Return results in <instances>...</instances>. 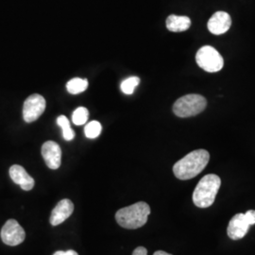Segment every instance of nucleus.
I'll use <instances>...</instances> for the list:
<instances>
[{"label": "nucleus", "mask_w": 255, "mask_h": 255, "mask_svg": "<svg viewBox=\"0 0 255 255\" xmlns=\"http://www.w3.org/2000/svg\"><path fill=\"white\" fill-rule=\"evenodd\" d=\"M57 124L63 129V136L66 141H71L75 137V132L70 127V122L64 116H60L57 119Z\"/></svg>", "instance_id": "obj_15"}, {"label": "nucleus", "mask_w": 255, "mask_h": 255, "mask_svg": "<svg viewBox=\"0 0 255 255\" xmlns=\"http://www.w3.org/2000/svg\"><path fill=\"white\" fill-rule=\"evenodd\" d=\"M140 83V79L138 77H129L124 80L120 84V89L126 95H131Z\"/></svg>", "instance_id": "obj_16"}, {"label": "nucleus", "mask_w": 255, "mask_h": 255, "mask_svg": "<svg viewBox=\"0 0 255 255\" xmlns=\"http://www.w3.org/2000/svg\"><path fill=\"white\" fill-rule=\"evenodd\" d=\"M46 100L39 94H33L29 96L24 102L23 107V119L31 123L39 119L46 110Z\"/></svg>", "instance_id": "obj_7"}, {"label": "nucleus", "mask_w": 255, "mask_h": 255, "mask_svg": "<svg viewBox=\"0 0 255 255\" xmlns=\"http://www.w3.org/2000/svg\"><path fill=\"white\" fill-rule=\"evenodd\" d=\"M79 255L75 251H72V250H69V251H66V252H64V251H59V252H56L54 255Z\"/></svg>", "instance_id": "obj_20"}, {"label": "nucleus", "mask_w": 255, "mask_h": 255, "mask_svg": "<svg viewBox=\"0 0 255 255\" xmlns=\"http://www.w3.org/2000/svg\"><path fill=\"white\" fill-rule=\"evenodd\" d=\"M74 212V204L72 201L64 199L58 202L50 216V224L57 226L68 219Z\"/></svg>", "instance_id": "obj_11"}, {"label": "nucleus", "mask_w": 255, "mask_h": 255, "mask_svg": "<svg viewBox=\"0 0 255 255\" xmlns=\"http://www.w3.org/2000/svg\"><path fill=\"white\" fill-rule=\"evenodd\" d=\"M101 130H102V127L99 121H91L84 128L85 136L89 139H95L100 136Z\"/></svg>", "instance_id": "obj_18"}, {"label": "nucleus", "mask_w": 255, "mask_h": 255, "mask_svg": "<svg viewBox=\"0 0 255 255\" xmlns=\"http://www.w3.org/2000/svg\"><path fill=\"white\" fill-rule=\"evenodd\" d=\"M207 106L204 97L198 94H189L180 98L174 103V114L182 119L190 118L202 113Z\"/></svg>", "instance_id": "obj_4"}, {"label": "nucleus", "mask_w": 255, "mask_h": 255, "mask_svg": "<svg viewBox=\"0 0 255 255\" xmlns=\"http://www.w3.org/2000/svg\"><path fill=\"white\" fill-rule=\"evenodd\" d=\"M255 224V211L250 210L246 214H237L229 222L227 234L233 240L242 239L249 232L251 225Z\"/></svg>", "instance_id": "obj_6"}, {"label": "nucleus", "mask_w": 255, "mask_h": 255, "mask_svg": "<svg viewBox=\"0 0 255 255\" xmlns=\"http://www.w3.org/2000/svg\"><path fill=\"white\" fill-rule=\"evenodd\" d=\"M232 25V18L225 11H217L208 21V29L215 35H221L227 32Z\"/></svg>", "instance_id": "obj_10"}, {"label": "nucleus", "mask_w": 255, "mask_h": 255, "mask_svg": "<svg viewBox=\"0 0 255 255\" xmlns=\"http://www.w3.org/2000/svg\"><path fill=\"white\" fill-rule=\"evenodd\" d=\"M42 156L50 169H58L62 162V149L53 141H47L42 146Z\"/></svg>", "instance_id": "obj_9"}, {"label": "nucleus", "mask_w": 255, "mask_h": 255, "mask_svg": "<svg viewBox=\"0 0 255 255\" xmlns=\"http://www.w3.org/2000/svg\"><path fill=\"white\" fill-rule=\"evenodd\" d=\"M196 62L204 71L209 73L219 72L224 66L222 56L216 48L210 46H202L198 50Z\"/></svg>", "instance_id": "obj_5"}, {"label": "nucleus", "mask_w": 255, "mask_h": 255, "mask_svg": "<svg viewBox=\"0 0 255 255\" xmlns=\"http://www.w3.org/2000/svg\"><path fill=\"white\" fill-rule=\"evenodd\" d=\"M88 88V81L85 79L75 78L66 83V89L72 95H78Z\"/></svg>", "instance_id": "obj_14"}, {"label": "nucleus", "mask_w": 255, "mask_h": 255, "mask_svg": "<svg viewBox=\"0 0 255 255\" xmlns=\"http://www.w3.org/2000/svg\"><path fill=\"white\" fill-rule=\"evenodd\" d=\"M221 180L216 174L205 175L193 193V202L199 208H208L215 202Z\"/></svg>", "instance_id": "obj_3"}, {"label": "nucleus", "mask_w": 255, "mask_h": 255, "mask_svg": "<svg viewBox=\"0 0 255 255\" xmlns=\"http://www.w3.org/2000/svg\"><path fill=\"white\" fill-rule=\"evenodd\" d=\"M132 255H147V251L144 247H138L133 251Z\"/></svg>", "instance_id": "obj_19"}, {"label": "nucleus", "mask_w": 255, "mask_h": 255, "mask_svg": "<svg viewBox=\"0 0 255 255\" xmlns=\"http://www.w3.org/2000/svg\"><path fill=\"white\" fill-rule=\"evenodd\" d=\"M1 239L8 246H17L21 244L26 237L24 229L19 225L15 219H9L1 230Z\"/></svg>", "instance_id": "obj_8"}, {"label": "nucleus", "mask_w": 255, "mask_h": 255, "mask_svg": "<svg viewBox=\"0 0 255 255\" xmlns=\"http://www.w3.org/2000/svg\"><path fill=\"white\" fill-rule=\"evenodd\" d=\"M191 26V20L187 16L171 14L166 19V27L172 32H182Z\"/></svg>", "instance_id": "obj_13"}, {"label": "nucleus", "mask_w": 255, "mask_h": 255, "mask_svg": "<svg viewBox=\"0 0 255 255\" xmlns=\"http://www.w3.org/2000/svg\"><path fill=\"white\" fill-rule=\"evenodd\" d=\"M169 255V254H167V253H165V252H163V251H158V252H156L154 253V255Z\"/></svg>", "instance_id": "obj_21"}, {"label": "nucleus", "mask_w": 255, "mask_h": 255, "mask_svg": "<svg viewBox=\"0 0 255 255\" xmlns=\"http://www.w3.org/2000/svg\"><path fill=\"white\" fill-rule=\"evenodd\" d=\"M9 177L13 182L20 185V187L25 190L29 191L34 187V179L30 177L25 168L18 164H14L9 168Z\"/></svg>", "instance_id": "obj_12"}, {"label": "nucleus", "mask_w": 255, "mask_h": 255, "mask_svg": "<svg viewBox=\"0 0 255 255\" xmlns=\"http://www.w3.org/2000/svg\"><path fill=\"white\" fill-rule=\"evenodd\" d=\"M89 119V112L84 107H79L74 111L72 122L77 126L84 125Z\"/></svg>", "instance_id": "obj_17"}, {"label": "nucleus", "mask_w": 255, "mask_h": 255, "mask_svg": "<svg viewBox=\"0 0 255 255\" xmlns=\"http://www.w3.org/2000/svg\"><path fill=\"white\" fill-rule=\"evenodd\" d=\"M209 160L210 154L207 150H194L174 164V175L182 181L190 180L201 173L209 163Z\"/></svg>", "instance_id": "obj_1"}, {"label": "nucleus", "mask_w": 255, "mask_h": 255, "mask_svg": "<svg viewBox=\"0 0 255 255\" xmlns=\"http://www.w3.org/2000/svg\"><path fill=\"white\" fill-rule=\"evenodd\" d=\"M149 215V205L144 201H139L130 206L119 210L116 214V219L121 227L134 230L143 227L147 222Z\"/></svg>", "instance_id": "obj_2"}]
</instances>
